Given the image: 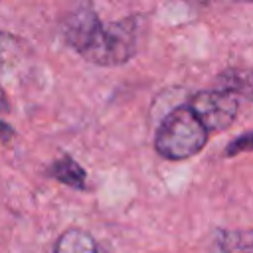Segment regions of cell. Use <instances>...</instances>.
<instances>
[{
  "mask_svg": "<svg viewBox=\"0 0 253 253\" xmlns=\"http://www.w3.org/2000/svg\"><path fill=\"white\" fill-rule=\"evenodd\" d=\"M211 253H251L249 231H219Z\"/></svg>",
  "mask_w": 253,
  "mask_h": 253,
  "instance_id": "cell-6",
  "label": "cell"
},
{
  "mask_svg": "<svg viewBox=\"0 0 253 253\" xmlns=\"http://www.w3.org/2000/svg\"><path fill=\"white\" fill-rule=\"evenodd\" d=\"M14 55H16V40L6 34H0V71L12 65L10 61L14 59Z\"/></svg>",
  "mask_w": 253,
  "mask_h": 253,
  "instance_id": "cell-7",
  "label": "cell"
},
{
  "mask_svg": "<svg viewBox=\"0 0 253 253\" xmlns=\"http://www.w3.org/2000/svg\"><path fill=\"white\" fill-rule=\"evenodd\" d=\"M10 109V103H8V97L4 93V89L0 87V113H6Z\"/></svg>",
  "mask_w": 253,
  "mask_h": 253,
  "instance_id": "cell-10",
  "label": "cell"
},
{
  "mask_svg": "<svg viewBox=\"0 0 253 253\" xmlns=\"http://www.w3.org/2000/svg\"><path fill=\"white\" fill-rule=\"evenodd\" d=\"M208 142V130L190 107L170 111L154 136V148L168 160H184L198 154Z\"/></svg>",
  "mask_w": 253,
  "mask_h": 253,
  "instance_id": "cell-2",
  "label": "cell"
},
{
  "mask_svg": "<svg viewBox=\"0 0 253 253\" xmlns=\"http://www.w3.org/2000/svg\"><path fill=\"white\" fill-rule=\"evenodd\" d=\"M249 148H251V132L247 130V132H243L239 138H235V140H231V142L227 144L225 154H227V156H233L235 152H243V150H249Z\"/></svg>",
  "mask_w": 253,
  "mask_h": 253,
  "instance_id": "cell-8",
  "label": "cell"
},
{
  "mask_svg": "<svg viewBox=\"0 0 253 253\" xmlns=\"http://www.w3.org/2000/svg\"><path fill=\"white\" fill-rule=\"evenodd\" d=\"M138 20L103 24L91 8H77L63 24L65 42L89 63L121 65L138 51Z\"/></svg>",
  "mask_w": 253,
  "mask_h": 253,
  "instance_id": "cell-1",
  "label": "cell"
},
{
  "mask_svg": "<svg viewBox=\"0 0 253 253\" xmlns=\"http://www.w3.org/2000/svg\"><path fill=\"white\" fill-rule=\"evenodd\" d=\"M47 174H49L51 178H55L57 182L69 186V188L85 190L87 174H85L83 166H81L79 162H75L71 156H61V158H57V160L49 166Z\"/></svg>",
  "mask_w": 253,
  "mask_h": 253,
  "instance_id": "cell-4",
  "label": "cell"
},
{
  "mask_svg": "<svg viewBox=\"0 0 253 253\" xmlns=\"http://www.w3.org/2000/svg\"><path fill=\"white\" fill-rule=\"evenodd\" d=\"M190 109L200 119V123L210 132L227 128L239 115V93L229 89H211L200 91L194 95Z\"/></svg>",
  "mask_w": 253,
  "mask_h": 253,
  "instance_id": "cell-3",
  "label": "cell"
},
{
  "mask_svg": "<svg viewBox=\"0 0 253 253\" xmlns=\"http://www.w3.org/2000/svg\"><path fill=\"white\" fill-rule=\"evenodd\" d=\"M12 136H14V128L8 123L0 121V140H10Z\"/></svg>",
  "mask_w": 253,
  "mask_h": 253,
  "instance_id": "cell-9",
  "label": "cell"
},
{
  "mask_svg": "<svg viewBox=\"0 0 253 253\" xmlns=\"http://www.w3.org/2000/svg\"><path fill=\"white\" fill-rule=\"evenodd\" d=\"M53 253H99L95 239L83 229H67L55 243Z\"/></svg>",
  "mask_w": 253,
  "mask_h": 253,
  "instance_id": "cell-5",
  "label": "cell"
}]
</instances>
